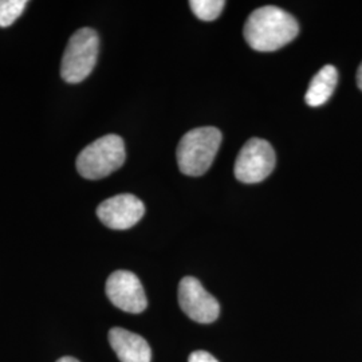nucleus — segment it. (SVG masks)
Returning a JSON list of instances; mask_svg holds the SVG:
<instances>
[{
    "mask_svg": "<svg viewBox=\"0 0 362 362\" xmlns=\"http://www.w3.org/2000/svg\"><path fill=\"white\" fill-rule=\"evenodd\" d=\"M296 18L275 6H264L248 16L245 38L248 46L260 52H276L297 38Z\"/></svg>",
    "mask_w": 362,
    "mask_h": 362,
    "instance_id": "f257e3e1",
    "label": "nucleus"
},
{
    "mask_svg": "<svg viewBox=\"0 0 362 362\" xmlns=\"http://www.w3.org/2000/svg\"><path fill=\"white\" fill-rule=\"evenodd\" d=\"M221 132L214 127L189 130L177 146V164L181 173L197 177L212 165L221 144Z\"/></svg>",
    "mask_w": 362,
    "mask_h": 362,
    "instance_id": "f03ea898",
    "label": "nucleus"
},
{
    "mask_svg": "<svg viewBox=\"0 0 362 362\" xmlns=\"http://www.w3.org/2000/svg\"><path fill=\"white\" fill-rule=\"evenodd\" d=\"M125 158L124 140L117 134H106L78 155V173L89 180H100L121 168Z\"/></svg>",
    "mask_w": 362,
    "mask_h": 362,
    "instance_id": "7ed1b4c3",
    "label": "nucleus"
},
{
    "mask_svg": "<svg viewBox=\"0 0 362 362\" xmlns=\"http://www.w3.org/2000/svg\"><path fill=\"white\" fill-rule=\"evenodd\" d=\"M100 49L98 34L89 27H83L76 31L66 46L61 77L67 83H79L90 76L97 64Z\"/></svg>",
    "mask_w": 362,
    "mask_h": 362,
    "instance_id": "20e7f679",
    "label": "nucleus"
},
{
    "mask_svg": "<svg viewBox=\"0 0 362 362\" xmlns=\"http://www.w3.org/2000/svg\"><path fill=\"white\" fill-rule=\"evenodd\" d=\"M275 152L262 139L248 140L235 161V176L240 182L257 184L270 176L275 167Z\"/></svg>",
    "mask_w": 362,
    "mask_h": 362,
    "instance_id": "39448f33",
    "label": "nucleus"
},
{
    "mask_svg": "<svg viewBox=\"0 0 362 362\" xmlns=\"http://www.w3.org/2000/svg\"><path fill=\"white\" fill-rule=\"evenodd\" d=\"M179 303L181 310L194 322L211 324L219 317V302L194 276H185L181 279Z\"/></svg>",
    "mask_w": 362,
    "mask_h": 362,
    "instance_id": "423d86ee",
    "label": "nucleus"
},
{
    "mask_svg": "<svg viewBox=\"0 0 362 362\" xmlns=\"http://www.w3.org/2000/svg\"><path fill=\"white\" fill-rule=\"evenodd\" d=\"M106 296L119 310L139 314L143 313L148 300L140 279L133 272L118 270L106 281Z\"/></svg>",
    "mask_w": 362,
    "mask_h": 362,
    "instance_id": "0eeeda50",
    "label": "nucleus"
},
{
    "mask_svg": "<svg viewBox=\"0 0 362 362\" xmlns=\"http://www.w3.org/2000/svg\"><path fill=\"white\" fill-rule=\"evenodd\" d=\"M145 206L134 194H117L106 199L97 208V216L107 228L129 230L143 219Z\"/></svg>",
    "mask_w": 362,
    "mask_h": 362,
    "instance_id": "6e6552de",
    "label": "nucleus"
},
{
    "mask_svg": "<svg viewBox=\"0 0 362 362\" xmlns=\"http://www.w3.org/2000/svg\"><path fill=\"white\" fill-rule=\"evenodd\" d=\"M109 344L121 362H151L152 350L143 337L122 327L109 332Z\"/></svg>",
    "mask_w": 362,
    "mask_h": 362,
    "instance_id": "1a4fd4ad",
    "label": "nucleus"
},
{
    "mask_svg": "<svg viewBox=\"0 0 362 362\" xmlns=\"http://www.w3.org/2000/svg\"><path fill=\"white\" fill-rule=\"evenodd\" d=\"M338 81L336 67L326 65L311 79L310 86L306 91L305 101L311 107H318L329 101L333 95Z\"/></svg>",
    "mask_w": 362,
    "mask_h": 362,
    "instance_id": "9d476101",
    "label": "nucleus"
},
{
    "mask_svg": "<svg viewBox=\"0 0 362 362\" xmlns=\"http://www.w3.org/2000/svg\"><path fill=\"white\" fill-rule=\"evenodd\" d=\"M191 10L200 21L212 22L218 19L220 13H223L226 1L223 0H191Z\"/></svg>",
    "mask_w": 362,
    "mask_h": 362,
    "instance_id": "9b49d317",
    "label": "nucleus"
},
{
    "mask_svg": "<svg viewBox=\"0 0 362 362\" xmlns=\"http://www.w3.org/2000/svg\"><path fill=\"white\" fill-rule=\"evenodd\" d=\"M26 6V0H0V27L11 26Z\"/></svg>",
    "mask_w": 362,
    "mask_h": 362,
    "instance_id": "f8f14e48",
    "label": "nucleus"
},
{
    "mask_svg": "<svg viewBox=\"0 0 362 362\" xmlns=\"http://www.w3.org/2000/svg\"><path fill=\"white\" fill-rule=\"evenodd\" d=\"M188 362H219L211 353H208L206 350H196L194 353H191Z\"/></svg>",
    "mask_w": 362,
    "mask_h": 362,
    "instance_id": "ddd939ff",
    "label": "nucleus"
},
{
    "mask_svg": "<svg viewBox=\"0 0 362 362\" xmlns=\"http://www.w3.org/2000/svg\"><path fill=\"white\" fill-rule=\"evenodd\" d=\"M357 85H358V88L362 90V64L358 67V70H357Z\"/></svg>",
    "mask_w": 362,
    "mask_h": 362,
    "instance_id": "4468645a",
    "label": "nucleus"
},
{
    "mask_svg": "<svg viewBox=\"0 0 362 362\" xmlns=\"http://www.w3.org/2000/svg\"><path fill=\"white\" fill-rule=\"evenodd\" d=\"M57 362H79L73 357H64V358H59Z\"/></svg>",
    "mask_w": 362,
    "mask_h": 362,
    "instance_id": "2eb2a0df",
    "label": "nucleus"
}]
</instances>
